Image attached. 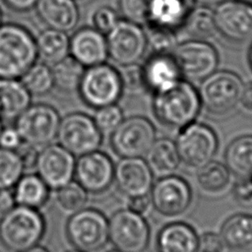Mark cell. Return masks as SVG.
Returning a JSON list of instances; mask_svg holds the SVG:
<instances>
[{
  "mask_svg": "<svg viewBox=\"0 0 252 252\" xmlns=\"http://www.w3.org/2000/svg\"><path fill=\"white\" fill-rule=\"evenodd\" d=\"M201 106L197 90L182 79L170 88L156 93L153 100V110L158 121L178 130L195 121Z\"/></svg>",
  "mask_w": 252,
  "mask_h": 252,
  "instance_id": "1",
  "label": "cell"
},
{
  "mask_svg": "<svg viewBox=\"0 0 252 252\" xmlns=\"http://www.w3.org/2000/svg\"><path fill=\"white\" fill-rule=\"evenodd\" d=\"M37 61L35 37L24 26H0V79H20Z\"/></svg>",
  "mask_w": 252,
  "mask_h": 252,
  "instance_id": "2",
  "label": "cell"
},
{
  "mask_svg": "<svg viewBox=\"0 0 252 252\" xmlns=\"http://www.w3.org/2000/svg\"><path fill=\"white\" fill-rule=\"evenodd\" d=\"M45 233V220L37 209L15 205L0 218V242L12 252L38 245Z\"/></svg>",
  "mask_w": 252,
  "mask_h": 252,
  "instance_id": "3",
  "label": "cell"
},
{
  "mask_svg": "<svg viewBox=\"0 0 252 252\" xmlns=\"http://www.w3.org/2000/svg\"><path fill=\"white\" fill-rule=\"evenodd\" d=\"M78 93L94 109L117 103L124 93L119 70L106 62L85 68Z\"/></svg>",
  "mask_w": 252,
  "mask_h": 252,
  "instance_id": "4",
  "label": "cell"
},
{
  "mask_svg": "<svg viewBox=\"0 0 252 252\" xmlns=\"http://www.w3.org/2000/svg\"><path fill=\"white\" fill-rule=\"evenodd\" d=\"M243 82L233 72L215 71L206 78L199 89L201 104L205 110L217 117L232 112L238 103L243 90Z\"/></svg>",
  "mask_w": 252,
  "mask_h": 252,
  "instance_id": "5",
  "label": "cell"
},
{
  "mask_svg": "<svg viewBox=\"0 0 252 252\" xmlns=\"http://www.w3.org/2000/svg\"><path fill=\"white\" fill-rule=\"evenodd\" d=\"M66 234L75 249L98 251L109 241L108 220L98 210L83 208L73 213L67 220Z\"/></svg>",
  "mask_w": 252,
  "mask_h": 252,
  "instance_id": "6",
  "label": "cell"
},
{
  "mask_svg": "<svg viewBox=\"0 0 252 252\" xmlns=\"http://www.w3.org/2000/svg\"><path fill=\"white\" fill-rule=\"evenodd\" d=\"M175 145L180 161L189 168L199 169L213 159L219 140L210 126L194 121L179 129Z\"/></svg>",
  "mask_w": 252,
  "mask_h": 252,
  "instance_id": "7",
  "label": "cell"
},
{
  "mask_svg": "<svg viewBox=\"0 0 252 252\" xmlns=\"http://www.w3.org/2000/svg\"><path fill=\"white\" fill-rule=\"evenodd\" d=\"M60 120L53 106L36 103L31 104L15 119V127L23 142L43 148L56 139Z\"/></svg>",
  "mask_w": 252,
  "mask_h": 252,
  "instance_id": "8",
  "label": "cell"
},
{
  "mask_svg": "<svg viewBox=\"0 0 252 252\" xmlns=\"http://www.w3.org/2000/svg\"><path fill=\"white\" fill-rule=\"evenodd\" d=\"M108 58L119 67L138 64L148 47L145 30L141 25L119 20L106 34Z\"/></svg>",
  "mask_w": 252,
  "mask_h": 252,
  "instance_id": "9",
  "label": "cell"
},
{
  "mask_svg": "<svg viewBox=\"0 0 252 252\" xmlns=\"http://www.w3.org/2000/svg\"><path fill=\"white\" fill-rule=\"evenodd\" d=\"M56 138L67 151L80 157L100 148L102 133L93 117L82 112H72L61 118Z\"/></svg>",
  "mask_w": 252,
  "mask_h": 252,
  "instance_id": "10",
  "label": "cell"
},
{
  "mask_svg": "<svg viewBox=\"0 0 252 252\" xmlns=\"http://www.w3.org/2000/svg\"><path fill=\"white\" fill-rule=\"evenodd\" d=\"M156 141V128L143 116L124 118L110 134V146L121 158H142Z\"/></svg>",
  "mask_w": 252,
  "mask_h": 252,
  "instance_id": "11",
  "label": "cell"
},
{
  "mask_svg": "<svg viewBox=\"0 0 252 252\" xmlns=\"http://www.w3.org/2000/svg\"><path fill=\"white\" fill-rule=\"evenodd\" d=\"M109 241L122 252H143L150 241V227L142 215L128 209L115 212L108 220Z\"/></svg>",
  "mask_w": 252,
  "mask_h": 252,
  "instance_id": "12",
  "label": "cell"
},
{
  "mask_svg": "<svg viewBox=\"0 0 252 252\" xmlns=\"http://www.w3.org/2000/svg\"><path fill=\"white\" fill-rule=\"evenodd\" d=\"M181 75L201 80L216 71L219 55L216 48L205 40L191 39L177 44L171 52Z\"/></svg>",
  "mask_w": 252,
  "mask_h": 252,
  "instance_id": "13",
  "label": "cell"
},
{
  "mask_svg": "<svg viewBox=\"0 0 252 252\" xmlns=\"http://www.w3.org/2000/svg\"><path fill=\"white\" fill-rule=\"evenodd\" d=\"M151 202L155 210L167 218L184 214L192 202V190L189 183L177 175L160 177L151 189Z\"/></svg>",
  "mask_w": 252,
  "mask_h": 252,
  "instance_id": "14",
  "label": "cell"
},
{
  "mask_svg": "<svg viewBox=\"0 0 252 252\" xmlns=\"http://www.w3.org/2000/svg\"><path fill=\"white\" fill-rule=\"evenodd\" d=\"M75 165L73 154L60 144H49L38 153L35 169L50 189L58 190L73 180Z\"/></svg>",
  "mask_w": 252,
  "mask_h": 252,
  "instance_id": "15",
  "label": "cell"
},
{
  "mask_svg": "<svg viewBox=\"0 0 252 252\" xmlns=\"http://www.w3.org/2000/svg\"><path fill=\"white\" fill-rule=\"evenodd\" d=\"M114 165L108 155L96 150L78 157L74 178L88 193H102L114 182Z\"/></svg>",
  "mask_w": 252,
  "mask_h": 252,
  "instance_id": "16",
  "label": "cell"
},
{
  "mask_svg": "<svg viewBox=\"0 0 252 252\" xmlns=\"http://www.w3.org/2000/svg\"><path fill=\"white\" fill-rule=\"evenodd\" d=\"M217 31L226 39L243 42L252 37V5L225 0L214 12Z\"/></svg>",
  "mask_w": 252,
  "mask_h": 252,
  "instance_id": "17",
  "label": "cell"
},
{
  "mask_svg": "<svg viewBox=\"0 0 252 252\" xmlns=\"http://www.w3.org/2000/svg\"><path fill=\"white\" fill-rule=\"evenodd\" d=\"M114 182L128 198L147 195L153 187V172L142 158H121L114 165Z\"/></svg>",
  "mask_w": 252,
  "mask_h": 252,
  "instance_id": "18",
  "label": "cell"
},
{
  "mask_svg": "<svg viewBox=\"0 0 252 252\" xmlns=\"http://www.w3.org/2000/svg\"><path fill=\"white\" fill-rule=\"evenodd\" d=\"M69 55L85 68L107 61V42L104 33L94 27L77 30L70 37Z\"/></svg>",
  "mask_w": 252,
  "mask_h": 252,
  "instance_id": "19",
  "label": "cell"
},
{
  "mask_svg": "<svg viewBox=\"0 0 252 252\" xmlns=\"http://www.w3.org/2000/svg\"><path fill=\"white\" fill-rule=\"evenodd\" d=\"M145 88L154 94L164 91L181 79L171 53H155L142 66Z\"/></svg>",
  "mask_w": 252,
  "mask_h": 252,
  "instance_id": "20",
  "label": "cell"
},
{
  "mask_svg": "<svg viewBox=\"0 0 252 252\" xmlns=\"http://www.w3.org/2000/svg\"><path fill=\"white\" fill-rule=\"evenodd\" d=\"M34 9L47 28L65 32L73 31L80 20L76 0H38Z\"/></svg>",
  "mask_w": 252,
  "mask_h": 252,
  "instance_id": "21",
  "label": "cell"
},
{
  "mask_svg": "<svg viewBox=\"0 0 252 252\" xmlns=\"http://www.w3.org/2000/svg\"><path fill=\"white\" fill-rule=\"evenodd\" d=\"M198 237L195 229L186 222L167 223L158 233L157 252H196Z\"/></svg>",
  "mask_w": 252,
  "mask_h": 252,
  "instance_id": "22",
  "label": "cell"
},
{
  "mask_svg": "<svg viewBox=\"0 0 252 252\" xmlns=\"http://www.w3.org/2000/svg\"><path fill=\"white\" fill-rule=\"evenodd\" d=\"M32 94L20 79H0V118L15 120L31 105Z\"/></svg>",
  "mask_w": 252,
  "mask_h": 252,
  "instance_id": "23",
  "label": "cell"
},
{
  "mask_svg": "<svg viewBox=\"0 0 252 252\" xmlns=\"http://www.w3.org/2000/svg\"><path fill=\"white\" fill-rule=\"evenodd\" d=\"M190 11L189 0H152L147 24L175 31L183 26Z\"/></svg>",
  "mask_w": 252,
  "mask_h": 252,
  "instance_id": "24",
  "label": "cell"
},
{
  "mask_svg": "<svg viewBox=\"0 0 252 252\" xmlns=\"http://www.w3.org/2000/svg\"><path fill=\"white\" fill-rule=\"evenodd\" d=\"M15 204L32 209L43 207L50 195V188L36 174H23L12 188Z\"/></svg>",
  "mask_w": 252,
  "mask_h": 252,
  "instance_id": "25",
  "label": "cell"
},
{
  "mask_svg": "<svg viewBox=\"0 0 252 252\" xmlns=\"http://www.w3.org/2000/svg\"><path fill=\"white\" fill-rule=\"evenodd\" d=\"M145 156L153 174L160 177L172 174L181 163L176 145L169 139L156 140Z\"/></svg>",
  "mask_w": 252,
  "mask_h": 252,
  "instance_id": "26",
  "label": "cell"
},
{
  "mask_svg": "<svg viewBox=\"0 0 252 252\" xmlns=\"http://www.w3.org/2000/svg\"><path fill=\"white\" fill-rule=\"evenodd\" d=\"M37 59L54 64L69 55L70 36L67 32L47 28L35 37Z\"/></svg>",
  "mask_w": 252,
  "mask_h": 252,
  "instance_id": "27",
  "label": "cell"
},
{
  "mask_svg": "<svg viewBox=\"0 0 252 252\" xmlns=\"http://www.w3.org/2000/svg\"><path fill=\"white\" fill-rule=\"evenodd\" d=\"M227 248L236 251H248L252 249V216L248 214H236L228 218L220 229Z\"/></svg>",
  "mask_w": 252,
  "mask_h": 252,
  "instance_id": "28",
  "label": "cell"
},
{
  "mask_svg": "<svg viewBox=\"0 0 252 252\" xmlns=\"http://www.w3.org/2000/svg\"><path fill=\"white\" fill-rule=\"evenodd\" d=\"M226 166L237 178L252 175V135L235 138L225 151Z\"/></svg>",
  "mask_w": 252,
  "mask_h": 252,
  "instance_id": "29",
  "label": "cell"
},
{
  "mask_svg": "<svg viewBox=\"0 0 252 252\" xmlns=\"http://www.w3.org/2000/svg\"><path fill=\"white\" fill-rule=\"evenodd\" d=\"M197 183L200 189L206 194H220L229 186L230 171L223 163L211 160L199 168Z\"/></svg>",
  "mask_w": 252,
  "mask_h": 252,
  "instance_id": "30",
  "label": "cell"
},
{
  "mask_svg": "<svg viewBox=\"0 0 252 252\" xmlns=\"http://www.w3.org/2000/svg\"><path fill=\"white\" fill-rule=\"evenodd\" d=\"M54 87L65 93L78 91L85 67L71 55L51 65Z\"/></svg>",
  "mask_w": 252,
  "mask_h": 252,
  "instance_id": "31",
  "label": "cell"
},
{
  "mask_svg": "<svg viewBox=\"0 0 252 252\" xmlns=\"http://www.w3.org/2000/svg\"><path fill=\"white\" fill-rule=\"evenodd\" d=\"M183 26L193 39L206 40L218 32L214 12L206 6L191 9Z\"/></svg>",
  "mask_w": 252,
  "mask_h": 252,
  "instance_id": "32",
  "label": "cell"
},
{
  "mask_svg": "<svg viewBox=\"0 0 252 252\" xmlns=\"http://www.w3.org/2000/svg\"><path fill=\"white\" fill-rule=\"evenodd\" d=\"M20 80L32 95H45L54 88L51 67L44 62H34Z\"/></svg>",
  "mask_w": 252,
  "mask_h": 252,
  "instance_id": "33",
  "label": "cell"
},
{
  "mask_svg": "<svg viewBox=\"0 0 252 252\" xmlns=\"http://www.w3.org/2000/svg\"><path fill=\"white\" fill-rule=\"evenodd\" d=\"M24 170L17 152L0 147V188L12 189L22 177Z\"/></svg>",
  "mask_w": 252,
  "mask_h": 252,
  "instance_id": "34",
  "label": "cell"
},
{
  "mask_svg": "<svg viewBox=\"0 0 252 252\" xmlns=\"http://www.w3.org/2000/svg\"><path fill=\"white\" fill-rule=\"evenodd\" d=\"M88 192L77 181H71L57 190L56 201L66 213H75L85 208L88 202Z\"/></svg>",
  "mask_w": 252,
  "mask_h": 252,
  "instance_id": "35",
  "label": "cell"
},
{
  "mask_svg": "<svg viewBox=\"0 0 252 252\" xmlns=\"http://www.w3.org/2000/svg\"><path fill=\"white\" fill-rule=\"evenodd\" d=\"M145 31L148 45L152 47L155 53H171L177 45V39L174 31L146 24Z\"/></svg>",
  "mask_w": 252,
  "mask_h": 252,
  "instance_id": "36",
  "label": "cell"
},
{
  "mask_svg": "<svg viewBox=\"0 0 252 252\" xmlns=\"http://www.w3.org/2000/svg\"><path fill=\"white\" fill-rule=\"evenodd\" d=\"M152 0H118V9L124 20L138 25L149 22Z\"/></svg>",
  "mask_w": 252,
  "mask_h": 252,
  "instance_id": "37",
  "label": "cell"
},
{
  "mask_svg": "<svg viewBox=\"0 0 252 252\" xmlns=\"http://www.w3.org/2000/svg\"><path fill=\"white\" fill-rule=\"evenodd\" d=\"M95 125L103 134H111L124 119L121 108L115 103L97 108L93 117Z\"/></svg>",
  "mask_w": 252,
  "mask_h": 252,
  "instance_id": "38",
  "label": "cell"
},
{
  "mask_svg": "<svg viewBox=\"0 0 252 252\" xmlns=\"http://www.w3.org/2000/svg\"><path fill=\"white\" fill-rule=\"evenodd\" d=\"M119 20L117 12L109 6L96 8L92 16L93 27L104 34L111 31Z\"/></svg>",
  "mask_w": 252,
  "mask_h": 252,
  "instance_id": "39",
  "label": "cell"
},
{
  "mask_svg": "<svg viewBox=\"0 0 252 252\" xmlns=\"http://www.w3.org/2000/svg\"><path fill=\"white\" fill-rule=\"evenodd\" d=\"M124 91L137 92L145 88L142 66L138 64L120 67L119 70Z\"/></svg>",
  "mask_w": 252,
  "mask_h": 252,
  "instance_id": "40",
  "label": "cell"
},
{
  "mask_svg": "<svg viewBox=\"0 0 252 252\" xmlns=\"http://www.w3.org/2000/svg\"><path fill=\"white\" fill-rule=\"evenodd\" d=\"M226 248L220 234L206 232L198 237L196 252H225Z\"/></svg>",
  "mask_w": 252,
  "mask_h": 252,
  "instance_id": "41",
  "label": "cell"
},
{
  "mask_svg": "<svg viewBox=\"0 0 252 252\" xmlns=\"http://www.w3.org/2000/svg\"><path fill=\"white\" fill-rule=\"evenodd\" d=\"M233 194L240 205L252 206V175L238 178L233 188Z\"/></svg>",
  "mask_w": 252,
  "mask_h": 252,
  "instance_id": "42",
  "label": "cell"
},
{
  "mask_svg": "<svg viewBox=\"0 0 252 252\" xmlns=\"http://www.w3.org/2000/svg\"><path fill=\"white\" fill-rule=\"evenodd\" d=\"M16 152L19 155L25 169H32L35 167L38 153H39L36 147L31 144H28L26 142H23L20 145V147L16 150Z\"/></svg>",
  "mask_w": 252,
  "mask_h": 252,
  "instance_id": "43",
  "label": "cell"
},
{
  "mask_svg": "<svg viewBox=\"0 0 252 252\" xmlns=\"http://www.w3.org/2000/svg\"><path fill=\"white\" fill-rule=\"evenodd\" d=\"M23 140L16 127H3L0 132V147L8 150L16 151Z\"/></svg>",
  "mask_w": 252,
  "mask_h": 252,
  "instance_id": "44",
  "label": "cell"
},
{
  "mask_svg": "<svg viewBox=\"0 0 252 252\" xmlns=\"http://www.w3.org/2000/svg\"><path fill=\"white\" fill-rule=\"evenodd\" d=\"M151 206H152V202L149 194L128 198L127 209L136 214L144 216L150 210Z\"/></svg>",
  "mask_w": 252,
  "mask_h": 252,
  "instance_id": "45",
  "label": "cell"
},
{
  "mask_svg": "<svg viewBox=\"0 0 252 252\" xmlns=\"http://www.w3.org/2000/svg\"><path fill=\"white\" fill-rule=\"evenodd\" d=\"M11 10L16 12H28L35 7L38 0H2Z\"/></svg>",
  "mask_w": 252,
  "mask_h": 252,
  "instance_id": "46",
  "label": "cell"
},
{
  "mask_svg": "<svg viewBox=\"0 0 252 252\" xmlns=\"http://www.w3.org/2000/svg\"><path fill=\"white\" fill-rule=\"evenodd\" d=\"M15 205L12 189L0 188V218Z\"/></svg>",
  "mask_w": 252,
  "mask_h": 252,
  "instance_id": "47",
  "label": "cell"
},
{
  "mask_svg": "<svg viewBox=\"0 0 252 252\" xmlns=\"http://www.w3.org/2000/svg\"><path fill=\"white\" fill-rule=\"evenodd\" d=\"M239 103L245 111L252 114V82L243 86Z\"/></svg>",
  "mask_w": 252,
  "mask_h": 252,
  "instance_id": "48",
  "label": "cell"
},
{
  "mask_svg": "<svg viewBox=\"0 0 252 252\" xmlns=\"http://www.w3.org/2000/svg\"><path fill=\"white\" fill-rule=\"evenodd\" d=\"M196 3L200 4L201 6H215V5H219L220 3L225 1V0H194Z\"/></svg>",
  "mask_w": 252,
  "mask_h": 252,
  "instance_id": "49",
  "label": "cell"
},
{
  "mask_svg": "<svg viewBox=\"0 0 252 252\" xmlns=\"http://www.w3.org/2000/svg\"><path fill=\"white\" fill-rule=\"evenodd\" d=\"M20 252H49L46 248L42 247V246H34V247H32L30 249H27V250H24V251H20Z\"/></svg>",
  "mask_w": 252,
  "mask_h": 252,
  "instance_id": "50",
  "label": "cell"
},
{
  "mask_svg": "<svg viewBox=\"0 0 252 252\" xmlns=\"http://www.w3.org/2000/svg\"><path fill=\"white\" fill-rule=\"evenodd\" d=\"M248 59H249V64H250V67L252 69V44L249 48V53H248Z\"/></svg>",
  "mask_w": 252,
  "mask_h": 252,
  "instance_id": "51",
  "label": "cell"
},
{
  "mask_svg": "<svg viewBox=\"0 0 252 252\" xmlns=\"http://www.w3.org/2000/svg\"><path fill=\"white\" fill-rule=\"evenodd\" d=\"M2 22H3V16H2V11H1V9H0V26L3 24Z\"/></svg>",
  "mask_w": 252,
  "mask_h": 252,
  "instance_id": "52",
  "label": "cell"
},
{
  "mask_svg": "<svg viewBox=\"0 0 252 252\" xmlns=\"http://www.w3.org/2000/svg\"><path fill=\"white\" fill-rule=\"evenodd\" d=\"M240 1L245 2V3H249V4H251V3H252V0H240Z\"/></svg>",
  "mask_w": 252,
  "mask_h": 252,
  "instance_id": "53",
  "label": "cell"
},
{
  "mask_svg": "<svg viewBox=\"0 0 252 252\" xmlns=\"http://www.w3.org/2000/svg\"><path fill=\"white\" fill-rule=\"evenodd\" d=\"M68 252H85V251H82V250H78V249H75V250H72V251H68Z\"/></svg>",
  "mask_w": 252,
  "mask_h": 252,
  "instance_id": "54",
  "label": "cell"
},
{
  "mask_svg": "<svg viewBox=\"0 0 252 252\" xmlns=\"http://www.w3.org/2000/svg\"><path fill=\"white\" fill-rule=\"evenodd\" d=\"M2 128H3V126H2V122H1V118H0V132H1Z\"/></svg>",
  "mask_w": 252,
  "mask_h": 252,
  "instance_id": "55",
  "label": "cell"
},
{
  "mask_svg": "<svg viewBox=\"0 0 252 252\" xmlns=\"http://www.w3.org/2000/svg\"><path fill=\"white\" fill-rule=\"evenodd\" d=\"M109 252H122V251H119V250H117V249H114V250H111V251H109Z\"/></svg>",
  "mask_w": 252,
  "mask_h": 252,
  "instance_id": "56",
  "label": "cell"
}]
</instances>
